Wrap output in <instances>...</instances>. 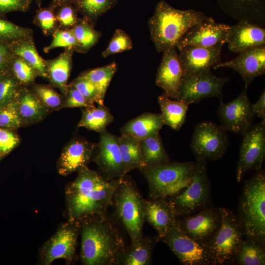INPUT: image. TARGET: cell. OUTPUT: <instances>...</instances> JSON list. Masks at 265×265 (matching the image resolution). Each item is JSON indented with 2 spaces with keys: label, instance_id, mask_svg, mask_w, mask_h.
Instances as JSON below:
<instances>
[{
  "label": "cell",
  "instance_id": "cell-1",
  "mask_svg": "<svg viewBox=\"0 0 265 265\" xmlns=\"http://www.w3.org/2000/svg\"><path fill=\"white\" fill-rule=\"evenodd\" d=\"M116 185V179L107 180L87 166L80 170L65 190L68 221L80 222L87 217L106 213Z\"/></svg>",
  "mask_w": 265,
  "mask_h": 265
},
{
  "label": "cell",
  "instance_id": "cell-2",
  "mask_svg": "<svg viewBox=\"0 0 265 265\" xmlns=\"http://www.w3.org/2000/svg\"><path fill=\"white\" fill-rule=\"evenodd\" d=\"M80 258L85 265H118L126 247L119 229L106 213L80 222Z\"/></svg>",
  "mask_w": 265,
  "mask_h": 265
},
{
  "label": "cell",
  "instance_id": "cell-3",
  "mask_svg": "<svg viewBox=\"0 0 265 265\" xmlns=\"http://www.w3.org/2000/svg\"><path fill=\"white\" fill-rule=\"evenodd\" d=\"M211 18L201 11L178 9L164 0H160L148 20L151 39L156 51L163 53L176 47L190 27Z\"/></svg>",
  "mask_w": 265,
  "mask_h": 265
},
{
  "label": "cell",
  "instance_id": "cell-4",
  "mask_svg": "<svg viewBox=\"0 0 265 265\" xmlns=\"http://www.w3.org/2000/svg\"><path fill=\"white\" fill-rule=\"evenodd\" d=\"M144 201L134 183L126 175L116 179L110 205L116 219L134 243L143 236Z\"/></svg>",
  "mask_w": 265,
  "mask_h": 265
},
{
  "label": "cell",
  "instance_id": "cell-5",
  "mask_svg": "<svg viewBox=\"0 0 265 265\" xmlns=\"http://www.w3.org/2000/svg\"><path fill=\"white\" fill-rule=\"evenodd\" d=\"M238 217L245 237L265 244V173L262 168L245 181L238 206Z\"/></svg>",
  "mask_w": 265,
  "mask_h": 265
},
{
  "label": "cell",
  "instance_id": "cell-6",
  "mask_svg": "<svg viewBox=\"0 0 265 265\" xmlns=\"http://www.w3.org/2000/svg\"><path fill=\"white\" fill-rule=\"evenodd\" d=\"M197 161H169L139 169L146 179L150 199L167 198L186 186L196 171Z\"/></svg>",
  "mask_w": 265,
  "mask_h": 265
},
{
  "label": "cell",
  "instance_id": "cell-7",
  "mask_svg": "<svg viewBox=\"0 0 265 265\" xmlns=\"http://www.w3.org/2000/svg\"><path fill=\"white\" fill-rule=\"evenodd\" d=\"M218 208L220 223L206 245L215 265L234 263L235 256L245 237V231L238 215L228 209Z\"/></svg>",
  "mask_w": 265,
  "mask_h": 265
},
{
  "label": "cell",
  "instance_id": "cell-8",
  "mask_svg": "<svg viewBox=\"0 0 265 265\" xmlns=\"http://www.w3.org/2000/svg\"><path fill=\"white\" fill-rule=\"evenodd\" d=\"M197 168L189 184L168 197L178 217L194 214L209 206L211 187L206 168V161H196Z\"/></svg>",
  "mask_w": 265,
  "mask_h": 265
},
{
  "label": "cell",
  "instance_id": "cell-9",
  "mask_svg": "<svg viewBox=\"0 0 265 265\" xmlns=\"http://www.w3.org/2000/svg\"><path fill=\"white\" fill-rule=\"evenodd\" d=\"M229 143L227 131L221 125L204 121L196 125L190 147L196 161L216 160L224 156Z\"/></svg>",
  "mask_w": 265,
  "mask_h": 265
},
{
  "label": "cell",
  "instance_id": "cell-10",
  "mask_svg": "<svg viewBox=\"0 0 265 265\" xmlns=\"http://www.w3.org/2000/svg\"><path fill=\"white\" fill-rule=\"evenodd\" d=\"M156 237L158 242L168 246L183 265H215L207 245L187 236L177 225L165 235Z\"/></svg>",
  "mask_w": 265,
  "mask_h": 265
},
{
  "label": "cell",
  "instance_id": "cell-11",
  "mask_svg": "<svg viewBox=\"0 0 265 265\" xmlns=\"http://www.w3.org/2000/svg\"><path fill=\"white\" fill-rule=\"evenodd\" d=\"M242 135L236 169L238 183L249 171L262 168L265 158V120L252 124Z\"/></svg>",
  "mask_w": 265,
  "mask_h": 265
},
{
  "label": "cell",
  "instance_id": "cell-12",
  "mask_svg": "<svg viewBox=\"0 0 265 265\" xmlns=\"http://www.w3.org/2000/svg\"><path fill=\"white\" fill-rule=\"evenodd\" d=\"M229 80L227 77L215 76L211 71L196 76H183L175 100L189 106L207 98L222 99L223 87Z\"/></svg>",
  "mask_w": 265,
  "mask_h": 265
},
{
  "label": "cell",
  "instance_id": "cell-13",
  "mask_svg": "<svg viewBox=\"0 0 265 265\" xmlns=\"http://www.w3.org/2000/svg\"><path fill=\"white\" fill-rule=\"evenodd\" d=\"M80 231V222L68 221L63 224L43 246L41 253L42 263L51 265L59 259L72 262Z\"/></svg>",
  "mask_w": 265,
  "mask_h": 265
},
{
  "label": "cell",
  "instance_id": "cell-14",
  "mask_svg": "<svg viewBox=\"0 0 265 265\" xmlns=\"http://www.w3.org/2000/svg\"><path fill=\"white\" fill-rule=\"evenodd\" d=\"M220 100L216 112L222 127L227 132L244 134L252 125L255 117L247 88L244 87L238 96L231 102L225 103L222 99Z\"/></svg>",
  "mask_w": 265,
  "mask_h": 265
},
{
  "label": "cell",
  "instance_id": "cell-15",
  "mask_svg": "<svg viewBox=\"0 0 265 265\" xmlns=\"http://www.w3.org/2000/svg\"><path fill=\"white\" fill-rule=\"evenodd\" d=\"M220 221L218 208L208 206L194 214L179 217L177 225L187 236L206 244L217 231Z\"/></svg>",
  "mask_w": 265,
  "mask_h": 265
},
{
  "label": "cell",
  "instance_id": "cell-16",
  "mask_svg": "<svg viewBox=\"0 0 265 265\" xmlns=\"http://www.w3.org/2000/svg\"><path fill=\"white\" fill-rule=\"evenodd\" d=\"M224 44L212 47L186 46L178 49L183 76H193L211 71L220 62Z\"/></svg>",
  "mask_w": 265,
  "mask_h": 265
},
{
  "label": "cell",
  "instance_id": "cell-17",
  "mask_svg": "<svg viewBox=\"0 0 265 265\" xmlns=\"http://www.w3.org/2000/svg\"><path fill=\"white\" fill-rule=\"evenodd\" d=\"M94 161L107 180L126 175L119 147L118 136L106 130L101 132Z\"/></svg>",
  "mask_w": 265,
  "mask_h": 265
},
{
  "label": "cell",
  "instance_id": "cell-18",
  "mask_svg": "<svg viewBox=\"0 0 265 265\" xmlns=\"http://www.w3.org/2000/svg\"><path fill=\"white\" fill-rule=\"evenodd\" d=\"M231 26L218 23L212 17L190 27L178 42L179 49L186 46L212 47L225 44Z\"/></svg>",
  "mask_w": 265,
  "mask_h": 265
},
{
  "label": "cell",
  "instance_id": "cell-19",
  "mask_svg": "<svg viewBox=\"0 0 265 265\" xmlns=\"http://www.w3.org/2000/svg\"><path fill=\"white\" fill-rule=\"evenodd\" d=\"M220 68H228L238 72L244 82V87L248 88L254 80L265 73V46L244 51L235 58L213 67L214 69Z\"/></svg>",
  "mask_w": 265,
  "mask_h": 265
},
{
  "label": "cell",
  "instance_id": "cell-20",
  "mask_svg": "<svg viewBox=\"0 0 265 265\" xmlns=\"http://www.w3.org/2000/svg\"><path fill=\"white\" fill-rule=\"evenodd\" d=\"M183 76V69L176 48L164 51L156 74V85L161 88L168 97L175 100Z\"/></svg>",
  "mask_w": 265,
  "mask_h": 265
},
{
  "label": "cell",
  "instance_id": "cell-21",
  "mask_svg": "<svg viewBox=\"0 0 265 265\" xmlns=\"http://www.w3.org/2000/svg\"><path fill=\"white\" fill-rule=\"evenodd\" d=\"M226 43L228 49L236 53L265 46V28L247 21H239L231 26Z\"/></svg>",
  "mask_w": 265,
  "mask_h": 265
},
{
  "label": "cell",
  "instance_id": "cell-22",
  "mask_svg": "<svg viewBox=\"0 0 265 265\" xmlns=\"http://www.w3.org/2000/svg\"><path fill=\"white\" fill-rule=\"evenodd\" d=\"M178 217L167 198L144 201V220L157 231V237L166 234L178 223Z\"/></svg>",
  "mask_w": 265,
  "mask_h": 265
},
{
  "label": "cell",
  "instance_id": "cell-23",
  "mask_svg": "<svg viewBox=\"0 0 265 265\" xmlns=\"http://www.w3.org/2000/svg\"><path fill=\"white\" fill-rule=\"evenodd\" d=\"M221 10L232 18L263 26L265 0H214Z\"/></svg>",
  "mask_w": 265,
  "mask_h": 265
},
{
  "label": "cell",
  "instance_id": "cell-24",
  "mask_svg": "<svg viewBox=\"0 0 265 265\" xmlns=\"http://www.w3.org/2000/svg\"><path fill=\"white\" fill-rule=\"evenodd\" d=\"M94 149L95 145L85 140L75 139L71 141L64 149L59 159V173L66 176L86 166Z\"/></svg>",
  "mask_w": 265,
  "mask_h": 265
},
{
  "label": "cell",
  "instance_id": "cell-25",
  "mask_svg": "<svg viewBox=\"0 0 265 265\" xmlns=\"http://www.w3.org/2000/svg\"><path fill=\"white\" fill-rule=\"evenodd\" d=\"M163 125L161 113L145 112L127 122L121 128V132L140 140L159 134Z\"/></svg>",
  "mask_w": 265,
  "mask_h": 265
},
{
  "label": "cell",
  "instance_id": "cell-26",
  "mask_svg": "<svg viewBox=\"0 0 265 265\" xmlns=\"http://www.w3.org/2000/svg\"><path fill=\"white\" fill-rule=\"evenodd\" d=\"M74 49H66L57 57L47 61L48 78L66 95L73 64Z\"/></svg>",
  "mask_w": 265,
  "mask_h": 265
},
{
  "label": "cell",
  "instance_id": "cell-27",
  "mask_svg": "<svg viewBox=\"0 0 265 265\" xmlns=\"http://www.w3.org/2000/svg\"><path fill=\"white\" fill-rule=\"evenodd\" d=\"M13 55L18 56L30 65L38 76L48 78L47 60L38 53L32 37L21 39L8 44Z\"/></svg>",
  "mask_w": 265,
  "mask_h": 265
},
{
  "label": "cell",
  "instance_id": "cell-28",
  "mask_svg": "<svg viewBox=\"0 0 265 265\" xmlns=\"http://www.w3.org/2000/svg\"><path fill=\"white\" fill-rule=\"evenodd\" d=\"M158 241L156 236L153 238L144 237L126 248L118 265H148L152 262V252Z\"/></svg>",
  "mask_w": 265,
  "mask_h": 265
},
{
  "label": "cell",
  "instance_id": "cell-29",
  "mask_svg": "<svg viewBox=\"0 0 265 265\" xmlns=\"http://www.w3.org/2000/svg\"><path fill=\"white\" fill-rule=\"evenodd\" d=\"M158 102L164 125L175 131L179 130L185 122L188 105L182 101L171 99L164 93L159 96Z\"/></svg>",
  "mask_w": 265,
  "mask_h": 265
},
{
  "label": "cell",
  "instance_id": "cell-30",
  "mask_svg": "<svg viewBox=\"0 0 265 265\" xmlns=\"http://www.w3.org/2000/svg\"><path fill=\"white\" fill-rule=\"evenodd\" d=\"M16 103L22 122H37L40 120L47 112V107L35 94L26 89L21 90Z\"/></svg>",
  "mask_w": 265,
  "mask_h": 265
},
{
  "label": "cell",
  "instance_id": "cell-31",
  "mask_svg": "<svg viewBox=\"0 0 265 265\" xmlns=\"http://www.w3.org/2000/svg\"><path fill=\"white\" fill-rule=\"evenodd\" d=\"M119 147L125 172L127 173L144 166L140 139L130 135L118 137Z\"/></svg>",
  "mask_w": 265,
  "mask_h": 265
},
{
  "label": "cell",
  "instance_id": "cell-32",
  "mask_svg": "<svg viewBox=\"0 0 265 265\" xmlns=\"http://www.w3.org/2000/svg\"><path fill=\"white\" fill-rule=\"evenodd\" d=\"M113 121V116L108 108L104 105H98V107H85L78 126L102 132Z\"/></svg>",
  "mask_w": 265,
  "mask_h": 265
},
{
  "label": "cell",
  "instance_id": "cell-33",
  "mask_svg": "<svg viewBox=\"0 0 265 265\" xmlns=\"http://www.w3.org/2000/svg\"><path fill=\"white\" fill-rule=\"evenodd\" d=\"M140 144L144 166L171 161L159 133L140 139Z\"/></svg>",
  "mask_w": 265,
  "mask_h": 265
},
{
  "label": "cell",
  "instance_id": "cell-34",
  "mask_svg": "<svg viewBox=\"0 0 265 265\" xmlns=\"http://www.w3.org/2000/svg\"><path fill=\"white\" fill-rule=\"evenodd\" d=\"M234 263L240 265H265V246L245 237L235 256Z\"/></svg>",
  "mask_w": 265,
  "mask_h": 265
},
{
  "label": "cell",
  "instance_id": "cell-35",
  "mask_svg": "<svg viewBox=\"0 0 265 265\" xmlns=\"http://www.w3.org/2000/svg\"><path fill=\"white\" fill-rule=\"evenodd\" d=\"M71 29L78 43L76 51L80 53L88 52L97 43L102 35L95 29L94 25L82 17Z\"/></svg>",
  "mask_w": 265,
  "mask_h": 265
},
{
  "label": "cell",
  "instance_id": "cell-36",
  "mask_svg": "<svg viewBox=\"0 0 265 265\" xmlns=\"http://www.w3.org/2000/svg\"><path fill=\"white\" fill-rule=\"evenodd\" d=\"M117 70V64L112 62L105 66L86 71L81 75L92 82L101 100L104 101L108 87Z\"/></svg>",
  "mask_w": 265,
  "mask_h": 265
},
{
  "label": "cell",
  "instance_id": "cell-37",
  "mask_svg": "<svg viewBox=\"0 0 265 265\" xmlns=\"http://www.w3.org/2000/svg\"><path fill=\"white\" fill-rule=\"evenodd\" d=\"M117 0H75L73 4L82 18L95 25L98 18L110 10Z\"/></svg>",
  "mask_w": 265,
  "mask_h": 265
},
{
  "label": "cell",
  "instance_id": "cell-38",
  "mask_svg": "<svg viewBox=\"0 0 265 265\" xmlns=\"http://www.w3.org/2000/svg\"><path fill=\"white\" fill-rule=\"evenodd\" d=\"M20 85L8 69L0 73V107L17 100Z\"/></svg>",
  "mask_w": 265,
  "mask_h": 265
},
{
  "label": "cell",
  "instance_id": "cell-39",
  "mask_svg": "<svg viewBox=\"0 0 265 265\" xmlns=\"http://www.w3.org/2000/svg\"><path fill=\"white\" fill-rule=\"evenodd\" d=\"M33 30L17 25L0 17V42L9 44L16 40L32 37Z\"/></svg>",
  "mask_w": 265,
  "mask_h": 265
},
{
  "label": "cell",
  "instance_id": "cell-40",
  "mask_svg": "<svg viewBox=\"0 0 265 265\" xmlns=\"http://www.w3.org/2000/svg\"><path fill=\"white\" fill-rule=\"evenodd\" d=\"M8 70L21 85L31 84L38 76L36 70L30 65L15 55L11 60Z\"/></svg>",
  "mask_w": 265,
  "mask_h": 265
},
{
  "label": "cell",
  "instance_id": "cell-41",
  "mask_svg": "<svg viewBox=\"0 0 265 265\" xmlns=\"http://www.w3.org/2000/svg\"><path fill=\"white\" fill-rule=\"evenodd\" d=\"M34 22L45 35H53L58 28L55 9L50 5L40 7L35 13Z\"/></svg>",
  "mask_w": 265,
  "mask_h": 265
},
{
  "label": "cell",
  "instance_id": "cell-42",
  "mask_svg": "<svg viewBox=\"0 0 265 265\" xmlns=\"http://www.w3.org/2000/svg\"><path fill=\"white\" fill-rule=\"evenodd\" d=\"M133 43L131 37L122 29L117 28L102 55L104 57L131 50Z\"/></svg>",
  "mask_w": 265,
  "mask_h": 265
},
{
  "label": "cell",
  "instance_id": "cell-43",
  "mask_svg": "<svg viewBox=\"0 0 265 265\" xmlns=\"http://www.w3.org/2000/svg\"><path fill=\"white\" fill-rule=\"evenodd\" d=\"M53 38L50 44L45 47L44 51L48 53L55 48L62 47L74 49L75 51L78 43L71 29L58 28L53 34Z\"/></svg>",
  "mask_w": 265,
  "mask_h": 265
},
{
  "label": "cell",
  "instance_id": "cell-44",
  "mask_svg": "<svg viewBox=\"0 0 265 265\" xmlns=\"http://www.w3.org/2000/svg\"><path fill=\"white\" fill-rule=\"evenodd\" d=\"M78 12L73 4L63 5L55 9V15L59 28L71 29L80 20Z\"/></svg>",
  "mask_w": 265,
  "mask_h": 265
},
{
  "label": "cell",
  "instance_id": "cell-45",
  "mask_svg": "<svg viewBox=\"0 0 265 265\" xmlns=\"http://www.w3.org/2000/svg\"><path fill=\"white\" fill-rule=\"evenodd\" d=\"M22 123L16 101L0 107V128L17 129Z\"/></svg>",
  "mask_w": 265,
  "mask_h": 265
},
{
  "label": "cell",
  "instance_id": "cell-46",
  "mask_svg": "<svg viewBox=\"0 0 265 265\" xmlns=\"http://www.w3.org/2000/svg\"><path fill=\"white\" fill-rule=\"evenodd\" d=\"M70 83L91 103L104 105V101L101 100L94 85L83 76L80 75Z\"/></svg>",
  "mask_w": 265,
  "mask_h": 265
},
{
  "label": "cell",
  "instance_id": "cell-47",
  "mask_svg": "<svg viewBox=\"0 0 265 265\" xmlns=\"http://www.w3.org/2000/svg\"><path fill=\"white\" fill-rule=\"evenodd\" d=\"M33 88L34 93L47 107L57 108L63 104L60 95L50 87L35 85Z\"/></svg>",
  "mask_w": 265,
  "mask_h": 265
},
{
  "label": "cell",
  "instance_id": "cell-48",
  "mask_svg": "<svg viewBox=\"0 0 265 265\" xmlns=\"http://www.w3.org/2000/svg\"><path fill=\"white\" fill-rule=\"evenodd\" d=\"M65 101L64 104L66 107H88L94 106L85 98L73 85L70 83L68 86Z\"/></svg>",
  "mask_w": 265,
  "mask_h": 265
},
{
  "label": "cell",
  "instance_id": "cell-49",
  "mask_svg": "<svg viewBox=\"0 0 265 265\" xmlns=\"http://www.w3.org/2000/svg\"><path fill=\"white\" fill-rule=\"evenodd\" d=\"M32 1V0H0V17H5L11 12H26Z\"/></svg>",
  "mask_w": 265,
  "mask_h": 265
},
{
  "label": "cell",
  "instance_id": "cell-50",
  "mask_svg": "<svg viewBox=\"0 0 265 265\" xmlns=\"http://www.w3.org/2000/svg\"><path fill=\"white\" fill-rule=\"evenodd\" d=\"M18 137L9 130L0 128V157L13 150L19 143Z\"/></svg>",
  "mask_w": 265,
  "mask_h": 265
},
{
  "label": "cell",
  "instance_id": "cell-51",
  "mask_svg": "<svg viewBox=\"0 0 265 265\" xmlns=\"http://www.w3.org/2000/svg\"><path fill=\"white\" fill-rule=\"evenodd\" d=\"M13 56L8 44L0 42V73L8 69Z\"/></svg>",
  "mask_w": 265,
  "mask_h": 265
},
{
  "label": "cell",
  "instance_id": "cell-52",
  "mask_svg": "<svg viewBox=\"0 0 265 265\" xmlns=\"http://www.w3.org/2000/svg\"><path fill=\"white\" fill-rule=\"evenodd\" d=\"M251 109L254 116L265 120V90L262 92L257 101L251 104Z\"/></svg>",
  "mask_w": 265,
  "mask_h": 265
},
{
  "label": "cell",
  "instance_id": "cell-53",
  "mask_svg": "<svg viewBox=\"0 0 265 265\" xmlns=\"http://www.w3.org/2000/svg\"><path fill=\"white\" fill-rule=\"evenodd\" d=\"M75 0H52L50 5L55 9L63 5L73 4Z\"/></svg>",
  "mask_w": 265,
  "mask_h": 265
},
{
  "label": "cell",
  "instance_id": "cell-54",
  "mask_svg": "<svg viewBox=\"0 0 265 265\" xmlns=\"http://www.w3.org/2000/svg\"><path fill=\"white\" fill-rule=\"evenodd\" d=\"M43 0H32V1H34L39 8L41 7Z\"/></svg>",
  "mask_w": 265,
  "mask_h": 265
}]
</instances>
